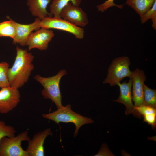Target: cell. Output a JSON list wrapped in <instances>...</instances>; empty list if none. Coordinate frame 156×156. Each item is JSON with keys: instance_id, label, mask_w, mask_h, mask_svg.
<instances>
[{"instance_id": "cell-1", "label": "cell", "mask_w": 156, "mask_h": 156, "mask_svg": "<svg viewBox=\"0 0 156 156\" xmlns=\"http://www.w3.org/2000/svg\"><path fill=\"white\" fill-rule=\"evenodd\" d=\"M16 49L15 60L12 67L9 68L8 76L10 86L18 89L27 82L34 69V57L26 49L18 46Z\"/></svg>"}, {"instance_id": "cell-2", "label": "cell", "mask_w": 156, "mask_h": 156, "mask_svg": "<svg viewBox=\"0 0 156 156\" xmlns=\"http://www.w3.org/2000/svg\"><path fill=\"white\" fill-rule=\"evenodd\" d=\"M42 116L44 118L53 121L57 124L61 122L74 124L75 127L74 137L76 136L79 129L82 126L94 122L91 118L83 116L73 111L70 104L63 106L52 112L43 114Z\"/></svg>"}, {"instance_id": "cell-3", "label": "cell", "mask_w": 156, "mask_h": 156, "mask_svg": "<svg viewBox=\"0 0 156 156\" xmlns=\"http://www.w3.org/2000/svg\"><path fill=\"white\" fill-rule=\"evenodd\" d=\"M65 69L60 71L56 75L48 77H44L37 75L34 79L43 86L41 94L46 99H49L53 102L58 109L63 106L62 103V96L60 91V83L63 76L67 74Z\"/></svg>"}, {"instance_id": "cell-4", "label": "cell", "mask_w": 156, "mask_h": 156, "mask_svg": "<svg viewBox=\"0 0 156 156\" xmlns=\"http://www.w3.org/2000/svg\"><path fill=\"white\" fill-rule=\"evenodd\" d=\"M130 59L127 56L117 57L112 61L108 69L107 76L103 82L113 86L120 82L125 77H131L132 71L129 68Z\"/></svg>"}, {"instance_id": "cell-5", "label": "cell", "mask_w": 156, "mask_h": 156, "mask_svg": "<svg viewBox=\"0 0 156 156\" xmlns=\"http://www.w3.org/2000/svg\"><path fill=\"white\" fill-rule=\"evenodd\" d=\"M30 138L28 131L21 132L16 136L4 137L0 141V156H29L21 146V142L28 141Z\"/></svg>"}, {"instance_id": "cell-6", "label": "cell", "mask_w": 156, "mask_h": 156, "mask_svg": "<svg viewBox=\"0 0 156 156\" xmlns=\"http://www.w3.org/2000/svg\"><path fill=\"white\" fill-rule=\"evenodd\" d=\"M39 25L41 28L53 29L70 33L78 39H83L84 36L83 28L60 17H46L41 20Z\"/></svg>"}, {"instance_id": "cell-7", "label": "cell", "mask_w": 156, "mask_h": 156, "mask_svg": "<svg viewBox=\"0 0 156 156\" xmlns=\"http://www.w3.org/2000/svg\"><path fill=\"white\" fill-rule=\"evenodd\" d=\"M18 89L11 86L0 90V113L6 114L16 108L20 101Z\"/></svg>"}, {"instance_id": "cell-8", "label": "cell", "mask_w": 156, "mask_h": 156, "mask_svg": "<svg viewBox=\"0 0 156 156\" xmlns=\"http://www.w3.org/2000/svg\"><path fill=\"white\" fill-rule=\"evenodd\" d=\"M60 18L81 27H85L89 22L88 16L82 9L69 2L61 10Z\"/></svg>"}, {"instance_id": "cell-9", "label": "cell", "mask_w": 156, "mask_h": 156, "mask_svg": "<svg viewBox=\"0 0 156 156\" xmlns=\"http://www.w3.org/2000/svg\"><path fill=\"white\" fill-rule=\"evenodd\" d=\"M54 35L52 30L43 28L32 32L28 37L26 44L28 46V50L34 48L40 50H46Z\"/></svg>"}, {"instance_id": "cell-10", "label": "cell", "mask_w": 156, "mask_h": 156, "mask_svg": "<svg viewBox=\"0 0 156 156\" xmlns=\"http://www.w3.org/2000/svg\"><path fill=\"white\" fill-rule=\"evenodd\" d=\"M131 77L132 79V100L134 107H137L144 105V86L146 76L143 71L137 68L132 71Z\"/></svg>"}, {"instance_id": "cell-11", "label": "cell", "mask_w": 156, "mask_h": 156, "mask_svg": "<svg viewBox=\"0 0 156 156\" xmlns=\"http://www.w3.org/2000/svg\"><path fill=\"white\" fill-rule=\"evenodd\" d=\"M120 88V94L118 99L114 100V101L119 103L123 104L126 107L125 113L128 115L132 114L134 116L140 117L134 108V105L133 103L131 92L132 79L129 78L128 82L126 81L121 83H118L117 85Z\"/></svg>"}, {"instance_id": "cell-12", "label": "cell", "mask_w": 156, "mask_h": 156, "mask_svg": "<svg viewBox=\"0 0 156 156\" xmlns=\"http://www.w3.org/2000/svg\"><path fill=\"white\" fill-rule=\"evenodd\" d=\"M53 133L50 128L35 134L31 139L28 141L26 149L29 156H44V144L46 138Z\"/></svg>"}, {"instance_id": "cell-13", "label": "cell", "mask_w": 156, "mask_h": 156, "mask_svg": "<svg viewBox=\"0 0 156 156\" xmlns=\"http://www.w3.org/2000/svg\"><path fill=\"white\" fill-rule=\"evenodd\" d=\"M41 19L37 18L33 23L28 24L19 23L14 21L16 33L13 39V44H18L21 46L26 45L28 37L32 31L37 30L41 28L39 24Z\"/></svg>"}, {"instance_id": "cell-14", "label": "cell", "mask_w": 156, "mask_h": 156, "mask_svg": "<svg viewBox=\"0 0 156 156\" xmlns=\"http://www.w3.org/2000/svg\"><path fill=\"white\" fill-rule=\"evenodd\" d=\"M51 1V0H27V4L32 15L41 20L48 16H51L47 10Z\"/></svg>"}, {"instance_id": "cell-15", "label": "cell", "mask_w": 156, "mask_h": 156, "mask_svg": "<svg viewBox=\"0 0 156 156\" xmlns=\"http://www.w3.org/2000/svg\"><path fill=\"white\" fill-rule=\"evenodd\" d=\"M155 0H127L125 4L131 7L141 18L153 5Z\"/></svg>"}, {"instance_id": "cell-16", "label": "cell", "mask_w": 156, "mask_h": 156, "mask_svg": "<svg viewBox=\"0 0 156 156\" xmlns=\"http://www.w3.org/2000/svg\"><path fill=\"white\" fill-rule=\"evenodd\" d=\"M82 0H53L50 5V14L51 16L60 17V13L62 9L69 2L79 6Z\"/></svg>"}, {"instance_id": "cell-17", "label": "cell", "mask_w": 156, "mask_h": 156, "mask_svg": "<svg viewBox=\"0 0 156 156\" xmlns=\"http://www.w3.org/2000/svg\"><path fill=\"white\" fill-rule=\"evenodd\" d=\"M9 20L0 23V37H9L13 39L16 33L14 21L8 18Z\"/></svg>"}, {"instance_id": "cell-18", "label": "cell", "mask_w": 156, "mask_h": 156, "mask_svg": "<svg viewBox=\"0 0 156 156\" xmlns=\"http://www.w3.org/2000/svg\"><path fill=\"white\" fill-rule=\"evenodd\" d=\"M144 105L155 107L156 106V90L149 88L145 84L144 86Z\"/></svg>"}, {"instance_id": "cell-19", "label": "cell", "mask_w": 156, "mask_h": 156, "mask_svg": "<svg viewBox=\"0 0 156 156\" xmlns=\"http://www.w3.org/2000/svg\"><path fill=\"white\" fill-rule=\"evenodd\" d=\"M9 65L6 62H0V88L10 86L8 73Z\"/></svg>"}, {"instance_id": "cell-20", "label": "cell", "mask_w": 156, "mask_h": 156, "mask_svg": "<svg viewBox=\"0 0 156 156\" xmlns=\"http://www.w3.org/2000/svg\"><path fill=\"white\" fill-rule=\"evenodd\" d=\"M152 21V26L155 29H156V0L148 10L146 11L140 18L141 22L142 24L146 23L150 19Z\"/></svg>"}, {"instance_id": "cell-21", "label": "cell", "mask_w": 156, "mask_h": 156, "mask_svg": "<svg viewBox=\"0 0 156 156\" xmlns=\"http://www.w3.org/2000/svg\"><path fill=\"white\" fill-rule=\"evenodd\" d=\"M16 131L14 127L6 125L4 122L0 120V141L3 137L14 136Z\"/></svg>"}, {"instance_id": "cell-22", "label": "cell", "mask_w": 156, "mask_h": 156, "mask_svg": "<svg viewBox=\"0 0 156 156\" xmlns=\"http://www.w3.org/2000/svg\"><path fill=\"white\" fill-rule=\"evenodd\" d=\"M134 108L140 116H143L148 114L156 113V107L151 106L143 105L138 107H135Z\"/></svg>"}, {"instance_id": "cell-23", "label": "cell", "mask_w": 156, "mask_h": 156, "mask_svg": "<svg viewBox=\"0 0 156 156\" xmlns=\"http://www.w3.org/2000/svg\"><path fill=\"white\" fill-rule=\"evenodd\" d=\"M114 0H107L103 3L97 6L98 11L104 12L109 8L113 7L116 6L119 8H122L124 5H117L114 2Z\"/></svg>"}, {"instance_id": "cell-24", "label": "cell", "mask_w": 156, "mask_h": 156, "mask_svg": "<svg viewBox=\"0 0 156 156\" xmlns=\"http://www.w3.org/2000/svg\"><path fill=\"white\" fill-rule=\"evenodd\" d=\"M143 116L144 122L151 125L153 128L155 127L156 121V113L146 114Z\"/></svg>"}, {"instance_id": "cell-25", "label": "cell", "mask_w": 156, "mask_h": 156, "mask_svg": "<svg viewBox=\"0 0 156 156\" xmlns=\"http://www.w3.org/2000/svg\"><path fill=\"white\" fill-rule=\"evenodd\" d=\"M113 156L107 146L105 144L102 145L99 152L96 156Z\"/></svg>"}]
</instances>
